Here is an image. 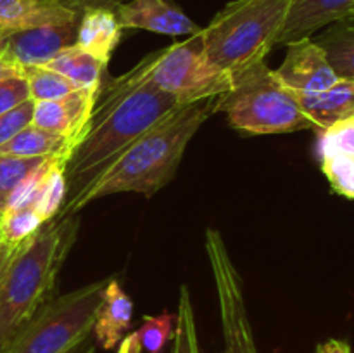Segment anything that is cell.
Returning a JSON list of instances; mask_svg holds the SVG:
<instances>
[{
  "mask_svg": "<svg viewBox=\"0 0 354 353\" xmlns=\"http://www.w3.org/2000/svg\"><path fill=\"white\" fill-rule=\"evenodd\" d=\"M123 28L147 30L169 37H192L203 31L171 0H128L116 7Z\"/></svg>",
  "mask_w": 354,
  "mask_h": 353,
  "instance_id": "obj_12",
  "label": "cell"
},
{
  "mask_svg": "<svg viewBox=\"0 0 354 353\" xmlns=\"http://www.w3.org/2000/svg\"><path fill=\"white\" fill-rule=\"evenodd\" d=\"M78 21L44 24V26L6 33L0 45V54L10 59L21 69L30 66H47L64 48L76 44Z\"/></svg>",
  "mask_w": 354,
  "mask_h": 353,
  "instance_id": "obj_9",
  "label": "cell"
},
{
  "mask_svg": "<svg viewBox=\"0 0 354 353\" xmlns=\"http://www.w3.org/2000/svg\"><path fill=\"white\" fill-rule=\"evenodd\" d=\"M173 325H175V315L169 311H162L161 315H145L144 324L138 329L137 336L140 341L142 352L145 353H162L166 343L173 336Z\"/></svg>",
  "mask_w": 354,
  "mask_h": 353,
  "instance_id": "obj_26",
  "label": "cell"
},
{
  "mask_svg": "<svg viewBox=\"0 0 354 353\" xmlns=\"http://www.w3.org/2000/svg\"><path fill=\"white\" fill-rule=\"evenodd\" d=\"M180 106L185 104L149 80L147 55L124 75L104 82L82 138L66 163L68 196L57 217L78 213L82 199L100 176Z\"/></svg>",
  "mask_w": 354,
  "mask_h": 353,
  "instance_id": "obj_1",
  "label": "cell"
},
{
  "mask_svg": "<svg viewBox=\"0 0 354 353\" xmlns=\"http://www.w3.org/2000/svg\"><path fill=\"white\" fill-rule=\"evenodd\" d=\"M296 99L313 127L324 132L354 116V78H339L324 92L296 93Z\"/></svg>",
  "mask_w": 354,
  "mask_h": 353,
  "instance_id": "obj_17",
  "label": "cell"
},
{
  "mask_svg": "<svg viewBox=\"0 0 354 353\" xmlns=\"http://www.w3.org/2000/svg\"><path fill=\"white\" fill-rule=\"evenodd\" d=\"M206 249L220 301L225 353H258L245 308L242 280L225 248L220 232L213 228L207 230Z\"/></svg>",
  "mask_w": 354,
  "mask_h": 353,
  "instance_id": "obj_8",
  "label": "cell"
},
{
  "mask_svg": "<svg viewBox=\"0 0 354 353\" xmlns=\"http://www.w3.org/2000/svg\"><path fill=\"white\" fill-rule=\"evenodd\" d=\"M317 353H351V346L342 339H328L318 345Z\"/></svg>",
  "mask_w": 354,
  "mask_h": 353,
  "instance_id": "obj_32",
  "label": "cell"
},
{
  "mask_svg": "<svg viewBox=\"0 0 354 353\" xmlns=\"http://www.w3.org/2000/svg\"><path fill=\"white\" fill-rule=\"evenodd\" d=\"M64 2L71 9H75L76 12L82 14L88 7H111V9H116L118 6L128 2V0H64Z\"/></svg>",
  "mask_w": 354,
  "mask_h": 353,
  "instance_id": "obj_31",
  "label": "cell"
},
{
  "mask_svg": "<svg viewBox=\"0 0 354 353\" xmlns=\"http://www.w3.org/2000/svg\"><path fill=\"white\" fill-rule=\"evenodd\" d=\"M44 227V220L31 206L9 210L2 215L0 239L10 248H19L23 242L33 237Z\"/></svg>",
  "mask_w": 354,
  "mask_h": 353,
  "instance_id": "obj_24",
  "label": "cell"
},
{
  "mask_svg": "<svg viewBox=\"0 0 354 353\" xmlns=\"http://www.w3.org/2000/svg\"><path fill=\"white\" fill-rule=\"evenodd\" d=\"M80 220L55 217L14 249L0 270V353L52 300L59 270L78 235Z\"/></svg>",
  "mask_w": 354,
  "mask_h": 353,
  "instance_id": "obj_2",
  "label": "cell"
},
{
  "mask_svg": "<svg viewBox=\"0 0 354 353\" xmlns=\"http://www.w3.org/2000/svg\"><path fill=\"white\" fill-rule=\"evenodd\" d=\"M0 224H2V215H0Z\"/></svg>",
  "mask_w": 354,
  "mask_h": 353,
  "instance_id": "obj_38",
  "label": "cell"
},
{
  "mask_svg": "<svg viewBox=\"0 0 354 353\" xmlns=\"http://www.w3.org/2000/svg\"><path fill=\"white\" fill-rule=\"evenodd\" d=\"M216 111H223L235 130L252 135L289 134L315 128L301 109L296 93L287 89L265 61L232 76V87L216 97Z\"/></svg>",
  "mask_w": 354,
  "mask_h": 353,
  "instance_id": "obj_5",
  "label": "cell"
},
{
  "mask_svg": "<svg viewBox=\"0 0 354 353\" xmlns=\"http://www.w3.org/2000/svg\"><path fill=\"white\" fill-rule=\"evenodd\" d=\"M149 59V80L180 104L220 97L232 87V75L207 59L201 33L175 42Z\"/></svg>",
  "mask_w": 354,
  "mask_h": 353,
  "instance_id": "obj_7",
  "label": "cell"
},
{
  "mask_svg": "<svg viewBox=\"0 0 354 353\" xmlns=\"http://www.w3.org/2000/svg\"><path fill=\"white\" fill-rule=\"evenodd\" d=\"M50 158V156H47ZM47 158H23V156L0 154V215L9 206L17 187L30 173H33Z\"/></svg>",
  "mask_w": 354,
  "mask_h": 353,
  "instance_id": "obj_23",
  "label": "cell"
},
{
  "mask_svg": "<svg viewBox=\"0 0 354 353\" xmlns=\"http://www.w3.org/2000/svg\"><path fill=\"white\" fill-rule=\"evenodd\" d=\"M64 353H97V343L93 334L90 332L88 336H85L83 339H80L76 345H73L71 348L66 350Z\"/></svg>",
  "mask_w": 354,
  "mask_h": 353,
  "instance_id": "obj_33",
  "label": "cell"
},
{
  "mask_svg": "<svg viewBox=\"0 0 354 353\" xmlns=\"http://www.w3.org/2000/svg\"><path fill=\"white\" fill-rule=\"evenodd\" d=\"M68 196V183H66V161L62 158H55L44 180L40 192L33 203V210L44 224L54 220L61 213Z\"/></svg>",
  "mask_w": 354,
  "mask_h": 353,
  "instance_id": "obj_21",
  "label": "cell"
},
{
  "mask_svg": "<svg viewBox=\"0 0 354 353\" xmlns=\"http://www.w3.org/2000/svg\"><path fill=\"white\" fill-rule=\"evenodd\" d=\"M175 324L176 329L173 353H201L199 341H197L196 318H194L192 298H190V291L187 286L180 289L178 311H176Z\"/></svg>",
  "mask_w": 354,
  "mask_h": 353,
  "instance_id": "obj_25",
  "label": "cell"
},
{
  "mask_svg": "<svg viewBox=\"0 0 354 353\" xmlns=\"http://www.w3.org/2000/svg\"><path fill=\"white\" fill-rule=\"evenodd\" d=\"M33 107L35 100L28 99L26 102L19 104V106L14 107V109L0 114V145L9 142L17 132H21L24 127H28V125L31 123Z\"/></svg>",
  "mask_w": 354,
  "mask_h": 353,
  "instance_id": "obj_29",
  "label": "cell"
},
{
  "mask_svg": "<svg viewBox=\"0 0 354 353\" xmlns=\"http://www.w3.org/2000/svg\"><path fill=\"white\" fill-rule=\"evenodd\" d=\"M123 30L116 9L88 7L80 16L75 45L107 64L120 44Z\"/></svg>",
  "mask_w": 354,
  "mask_h": 353,
  "instance_id": "obj_16",
  "label": "cell"
},
{
  "mask_svg": "<svg viewBox=\"0 0 354 353\" xmlns=\"http://www.w3.org/2000/svg\"><path fill=\"white\" fill-rule=\"evenodd\" d=\"M216 97L185 104L142 135L85 194L82 208L120 192L152 196L175 175L187 145L204 121L216 113Z\"/></svg>",
  "mask_w": 354,
  "mask_h": 353,
  "instance_id": "obj_3",
  "label": "cell"
},
{
  "mask_svg": "<svg viewBox=\"0 0 354 353\" xmlns=\"http://www.w3.org/2000/svg\"><path fill=\"white\" fill-rule=\"evenodd\" d=\"M275 73L280 82L296 93L324 92L339 80L325 51L313 38L287 44L286 59Z\"/></svg>",
  "mask_w": 354,
  "mask_h": 353,
  "instance_id": "obj_10",
  "label": "cell"
},
{
  "mask_svg": "<svg viewBox=\"0 0 354 353\" xmlns=\"http://www.w3.org/2000/svg\"><path fill=\"white\" fill-rule=\"evenodd\" d=\"M3 37H6V33H3V31H0V45H2V40H3Z\"/></svg>",
  "mask_w": 354,
  "mask_h": 353,
  "instance_id": "obj_37",
  "label": "cell"
},
{
  "mask_svg": "<svg viewBox=\"0 0 354 353\" xmlns=\"http://www.w3.org/2000/svg\"><path fill=\"white\" fill-rule=\"evenodd\" d=\"M21 75L30 87L31 100H54L68 96V93L78 90L75 83L69 82L66 76L59 75L54 69L47 66H30L21 69Z\"/></svg>",
  "mask_w": 354,
  "mask_h": 353,
  "instance_id": "obj_22",
  "label": "cell"
},
{
  "mask_svg": "<svg viewBox=\"0 0 354 353\" xmlns=\"http://www.w3.org/2000/svg\"><path fill=\"white\" fill-rule=\"evenodd\" d=\"M339 78H354V10L325 28L317 38Z\"/></svg>",
  "mask_w": 354,
  "mask_h": 353,
  "instance_id": "obj_19",
  "label": "cell"
},
{
  "mask_svg": "<svg viewBox=\"0 0 354 353\" xmlns=\"http://www.w3.org/2000/svg\"><path fill=\"white\" fill-rule=\"evenodd\" d=\"M354 10V0H290L275 45H287L330 26Z\"/></svg>",
  "mask_w": 354,
  "mask_h": 353,
  "instance_id": "obj_13",
  "label": "cell"
},
{
  "mask_svg": "<svg viewBox=\"0 0 354 353\" xmlns=\"http://www.w3.org/2000/svg\"><path fill=\"white\" fill-rule=\"evenodd\" d=\"M327 154L354 156V116L337 121L322 132L320 156Z\"/></svg>",
  "mask_w": 354,
  "mask_h": 353,
  "instance_id": "obj_28",
  "label": "cell"
},
{
  "mask_svg": "<svg viewBox=\"0 0 354 353\" xmlns=\"http://www.w3.org/2000/svg\"><path fill=\"white\" fill-rule=\"evenodd\" d=\"M106 66V62L73 45V47L64 48L57 57L52 59L47 68L66 76L78 89H90V87L102 85Z\"/></svg>",
  "mask_w": 354,
  "mask_h": 353,
  "instance_id": "obj_20",
  "label": "cell"
},
{
  "mask_svg": "<svg viewBox=\"0 0 354 353\" xmlns=\"http://www.w3.org/2000/svg\"><path fill=\"white\" fill-rule=\"evenodd\" d=\"M100 89L102 85L78 89L61 99L38 100L35 102L31 125L66 137L73 154L90 116H92Z\"/></svg>",
  "mask_w": 354,
  "mask_h": 353,
  "instance_id": "obj_11",
  "label": "cell"
},
{
  "mask_svg": "<svg viewBox=\"0 0 354 353\" xmlns=\"http://www.w3.org/2000/svg\"><path fill=\"white\" fill-rule=\"evenodd\" d=\"M107 280L102 279L44 305L3 353H64L92 332Z\"/></svg>",
  "mask_w": 354,
  "mask_h": 353,
  "instance_id": "obj_6",
  "label": "cell"
},
{
  "mask_svg": "<svg viewBox=\"0 0 354 353\" xmlns=\"http://www.w3.org/2000/svg\"><path fill=\"white\" fill-rule=\"evenodd\" d=\"M131 315L133 301L116 279H109L92 327L97 346L104 350L116 348L130 329Z\"/></svg>",
  "mask_w": 354,
  "mask_h": 353,
  "instance_id": "obj_15",
  "label": "cell"
},
{
  "mask_svg": "<svg viewBox=\"0 0 354 353\" xmlns=\"http://www.w3.org/2000/svg\"><path fill=\"white\" fill-rule=\"evenodd\" d=\"M14 249L16 248H10V246L3 244L2 239H0V270L3 269V265H6V262L9 260V256L14 253Z\"/></svg>",
  "mask_w": 354,
  "mask_h": 353,
  "instance_id": "obj_36",
  "label": "cell"
},
{
  "mask_svg": "<svg viewBox=\"0 0 354 353\" xmlns=\"http://www.w3.org/2000/svg\"><path fill=\"white\" fill-rule=\"evenodd\" d=\"M322 170L335 192L354 199V156H322Z\"/></svg>",
  "mask_w": 354,
  "mask_h": 353,
  "instance_id": "obj_27",
  "label": "cell"
},
{
  "mask_svg": "<svg viewBox=\"0 0 354 353\" xmlns=\"http://www.w3.org/2000/svg\"><path fill=\"white\" fill-rule=\"evenodd\" d=\"M290 0H234L201 31L207 59L237 75L265 61L275 45Z\"/></svg>",
  "mask_w": 354,
  "mask_h": 353,
  "instance_id": "obj_4",
  "label": "cell"
},
{
  "mask_svg": "<svg viewBox=\"0 0 354 353\" xmlns=\"http://www.w3.org/2000/svg\"><path fill=\"white\" fill-rule=\"evenodd\" d=\"M14 75H21V68L14 64L10 59H7L6 55L0 54V80L9 78V76Z\"/></svg>",
  "mask_w": 354,
  "mask_h": 353,
  "instance_id": "obj_35",
  "label": "cell"
},
{
  "mask_svg": "<svg viewBox=\"0 0 354 353\" xmlns=\"http://www.w3.org/2000/svg\"><path fill=\"white\" fill-rule=\"evenodd\" d=\"M30 97V87L23 75H14L0 80V114L26 102Z\"/></svg>",
  "mask_w": 354,
  "mask_h": 353,
  "instance_id": "obj_30",
  "label": "cell"
},
{
  "mask_svg": "<svg viewBox=\"0 0 354 353\" xmlns=\"http://www.w3.org/2000/svg\"><path fill=\"white\" fill-rule=\"evenodd\" d=\"M80 16L64 0H0V31L3 33L44 24L75 23Z\"/></svg>",
  "mask_w": 354,
  "mask_h": 353,
  "instance_id": "obj_14",
  "label": "cell"
},
{
  "mask_svg": "<svg viewBox=\"0 0 354 353\" xmlns=\"http://www.w3.org/2000/svg\"><path fill=\"white\" fill-rule=\"evenodd\" d=\"M118 353H144L142 352V346H140V341H138L137 332H130V334H127L123 339H121Z\"/></svg>",
  "mask_w": 354,
  "mask_h": 353,
  "instance_id": "obj_34",
  "label": "cell"
},
{
  "mask_svg": "<svg viewBox=\"0 0 354 353\" xmlns=\"http://www.w3.org/2000/svg\"><path fill=\"white\" fill-rule=\"evenodd\" d=\"M0 154L23 156V158H47L59 156L66 163L71 158V147L62 135L28 125L17 132L9 142L0 145Z\"/></svg>",
  "mask_w": 354,
  "mask_h": 353,
  "instance_id": "obj_18",
  "label": "cell"
}]
</instances>
